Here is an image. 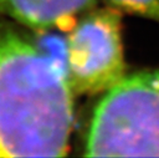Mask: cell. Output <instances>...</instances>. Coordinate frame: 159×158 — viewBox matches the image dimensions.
<instances>
[{
  "mask_svg": "<svg viewBox=\"0 0 159 158\" xmlns=\"http://www.w3.org/2000/svg\"><path fill=\"white\" fill-rule=\"evenodd\" d=\"M66 65L0 17V157H62L73 124Z\"/></svg>",
  "mask_w": 159,
  "mask_h": 158,
  "instance_id": "cell-1",
  "label": "cell"
},
{
  "mask_svg": "<svg viewBox=\"0 0 159 158\" xmlns=\"http://www.w3.org/2000/svg\"><path fill=\"white\" fill-rule=\"evenodd\" d=\"M82 148L87 157H159V67L127 73L102 96Z\"/></svg>",
  "mask_w": 159,
  "mask_h": 158,
  "instance_id": "cell-2",
  "label": "cell"
},
{
  "mask_svg": "<svg viewBox=\"0 0 159 158\" xmlns=\"http://www.w3.org/2000/svg\"><path fill=\"white\" fill-rule=\"evenodd\" d=\"M122 12L109 5L80 15L66 37V73L73 95H104L127 76Z\"/></svg>",
  "mask_w": 159,
  "mask_h": 158,
  "instance_id": "cell-3",
  "label": "cell"
},
{
  "mask_svg": "<svg viewBox=\"0 0 159 158\" xmlns=\"http://www.w3.org/2000/svg\"><path fill=\"white\" fill-rule=\"evenodd\" d=\"M96 4L97 0H0V17L36 31L62 29Z\"/></svg>",
  "mask_w": 159,
  "mask_h": 158,
  "instance_id": "cell-4",
  "label": "cell"
},
{
  "mask_svg": "<svg viewBox=\"0 0 159 158\" xmlns=\"http://www.w3.org/2000/svg\"><path fill=\"white\" fill-rule=\"evenodd\" d=\"M120 12L133 14L159 22V0H104Z\"/></svg>",
  "mask_w": 159,
  "mask_h": 158,
  "instance_id": "cell-5",
  "label": "cell"
}]
</instances>
